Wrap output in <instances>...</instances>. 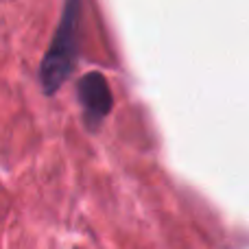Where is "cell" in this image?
Returning a JSON list of instances; mask_svg holds the SVG:
<instances>
[{
  "label": "cell",
  "mask_w": 249,
  "mask_h": 249,
  "mask_svg": "<svg viewBox=\"0 0 249 249\" xmlns=\"http://www.w3.org/2000/svg\"><path fill=\"white\" fill-rule=\"evenodd\" d=\"M79 22H81V2L70 0L64 4L55 37H53L51 46L42 59V66H39V83H42L44 94H55L77 66Z\"/></svg>",
  "instance_id": "1"
},
{
  "label": "cell",
  "mask_w": 249,
  "mask_h": 249,
  "mask_svg": "<svg viewBox=\"0 0 249 249\" xmlns=\"http://www.w3.org/2000/svg\"><path fill=\"white\" fill-rule=\"evenodd\" d=\"M77 96L81 101L83 118H86L88 127L96 129L105 116L112 109V92L101 72H88L79 81Z\"/></svg>",
  "instance_id": "2"
}]
</instances>
